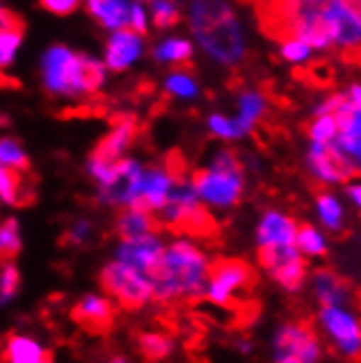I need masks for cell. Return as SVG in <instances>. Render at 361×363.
Here are the masks:
<instances>
[{"instance_id":"6da1fadb","label":"cell","mask_w":361,"mask_h":363,"mask_svg":"<svg viewBox=\"0 0 361 363\" xmlns=\"http://www.w3.org/2000/svg\"><path fill=\"white\" fill-rule=\"evenodd\" d=\"M211 265V256L193 239H173L169 245H165L160 267L149 278L153 289V302L173 304L201 300Z\"/></svg>"},{"instance_id":"7a4b0ae2","label":"cell","mask_w":361,"mask_h":363,"mask_svg":"<svg viewBox=\"0 0 361 363\" xmlns=\"http://www.w3.org/2000/svg\"><path fill=\"white\" fill-rule=\"evenodd\" d=\"M189 22L201 50L217 64L237 66L245 60L243 29L230 0H191Z\"/></svg>"},{"instance_id":"3957f363","label":"cell","mask_w":361,"mask_h":363,"mask_svg":"<svg viewBox=\"0 0 361 363\" xmlns=\"http://www.w3.org/2000/svg\"><path fill=\"white\" fill-rule=\"evenodd\" d=\"M40 68L44 90L57 99H92L106 86V64L64 44L50 46Z\"/></svg>"},{"instance_id":"277c9868","label":"cell","mask_w":361,"mask_h":363,"mask_svg":"<svg viewBox=\"0 0 361 363\" xmlns=\"http://www.w3.org/2000/svg\"><path fill=\"white\" fill-rule=\"evenodd\" d=\"M191 186L206 208L228 211L235 208L243 197L245 175L243 162L232 149H219L209 167L189 175Z\"/></svg>"},{"instance_id":"5b68a950","label":"cell","mask_w":361,"mask_h":363,"mask_svg":"<svg viewBox=\"0 0 361 363\" xmlns=\"http://www.w3.org/2000/svg\"><path fill=\"white\" fill-rule=\"evenodd\" d=\"M158 215H160L158 217L160 223L179 237L206 239L217 230V223H215L211 211L206 208V206L199 201V197L195 195L187 173L175 179L165 208Z\"/></svg>"},{"instance_id":"8992f818","label":"cell","mask_w":361,"mask_h":363,"mask_svg":"<svg viewBox=\"0 0 361 363\" xmlns=\"http://www.w3.org/2000/svg\"><path fill=\"white\" fill-rule=\"evenodd\" d=\"M99 284L116 306L127 311H138L153 302L151 280L134 267L116 261V258L101 267Z\"/></svg>"},{"instance_id":"52a82bcc","label":"cell","mask_w":361,"mask_h":363,"mask_svg":"<svg viewBox=\"0 0 361 363\" xmlns=\"http://www.w3.org/2000/svg\"><path fill=\"white\" fill-rule=\"evenodd\" d=\"M254 282V269L239 258H221L211 265L209 280H206L204 300L215 306H232L239 296H243Z\"/></svg>"},{"instance_id":"ba28073f","label":"cell","mask_w":361,"mask_h":363,"mask_svg":"<svg viewBox=\"0 0 361 363\" xmlns=\"http://www.w3.org/2000/svg\"><path fill=\"white\" fill-rule=\"evenodd\" d=\"M318 326L340 357L355 361L361 357V318L348 304L344 306H320Z\"/></svg>"},{"instance_id":"9c48e42d","label":"cell","mask_w":361,"mask_h":363,"mask_svg":"<svg viewBox=\"0 0 361 363\" xmlns=\"http://www.w3.org/2000/svg\"><path fill=\"white\" fill-rule=\"evenodd\" d=\"M272 357L274 361L296 359L302 363H320L324 346L318 333L302 322H285L272 335Z\"/></svg>"},{"instance_id":"30bf717a","label":"cell","mask_w":361,"mask_h":363,"mask_svg":"<svg viewBox=\"0 0 361 363\" xmlns=\"http://www.w3.org/2000/svg\"><path fill=\"white\" fill-rule=\"evenodd\" d=\"M259 265L287 294L302 291V287L309 280L306 258L296 250V243L259 250Z\"/></svg>"},{"instance_id":"8fae6325","label":"cell","mask_w":361,"mask_h":363,"mask_svg":"<svg viewBox=\"0 0 361 363\" xmlns=\"http://www.w3.org/2000/svg\"><path fill=\"white\" fill-rule=\"evenodd\" d=\"M145 167L134 158H121L114 167L110 184L96 189V199L112 208H136Z\"/></svg>"},{"instance_id":"7c38bea8","label":"cell","mask_w":361,"mask_h":363,"mask_svg":"<svg viewBox=\"0 0 361 363\" xmlns=\"http://www.w3.org/2000/svg\"><path fill=\"white\" fill-rule=\"evenodd\" d=\"M309 173L316 182L324 186H340L352 182L357 175V169L348 155L335 145H311L306 155Z\"/></svg>"},{"instance_id":"4fadbf2b","label":"cell","mask_w":361,"mask_h":363,"mask_svg":"<svg viewBox=\"0 0 361 363\" xmlns=\"http://www.w3.org/2000/svg\"><path fill=\"white\" fill-rule=\"evenodd\" d=\"M179 175H184L182 160L177 155L167 158L165 164H153L147 167L143 173V184H140V195L136 208H145L149 213H160L165 208V203L171 195V189L175 184V179Z\"/></svg>"},{"instance_id":"5bb4252c","label":"cell","mask_w":361,"mask_h":363,"mask_svg":"<svg viewBox=\"0 0 361 363\" xmlns=\"http://www.w3.org/2000/svg\"><path fill=\"white\" fill-rule=\"evenodd\" d=\"M118 306L103 294H86L70 308V320L90 335H108L116 322Z\"/></svg>"},{"instance_id":"9a60e30c","label":"cell","mask_w":361,"mask_h":363,"mask_svg":"<svg viewBox=\"0 0 361 363\" xmlns=\"http://www.w3.org/2000/svg\"><path fill=\"white\" fill-rule=\"evenodd\" d=\"M140 134V123L132 114H118L112 121L110 132L99 140V145L92 149L90 158L103 160V162H118L125 158Z\"/></svg>"},{"instance_id":"2e32d148","label":"cell","mask_w":361,"mask_h":363,"mask_svg":"<svg viewBox=\"0 0 361 363\" xmlns=\"http://www.w3.org/2000/svg\"><path fill=\"white\" fill-rule=\"evenodd\" d=\"M162 254H165V241L160 239V235L118 241V245L114 250L116 261L134 267L136 272L145 274L147 278H151L160 267Z\"/></svg>"},{"instance_id":"e0dca14e","label":"cell","mask_w":361,"mask_h":363,"mask_svg":"<svg viewBox=\"0 0 361 363\" xmlns=\"http://www.w3.org/2000/svg\"><path fill=\"white\" fill-rule=\"evenodd\" d=\"M298 221L282 211H265L256 223V247H282L296 243Z\"/></svg>"},{"instance_id":"ac0fdd59","label":"cell","mask_w":361,"mask_h":363,"mask_svg":"<svg viewBox=\"0 0 361 363\" xmlns=\"http://www.w3.org/2000/svg\"><path fill=\"white\" fill-rule=\"evenodd\" d=\"M320 9L331 22L333 42L344 48L361 44V18L344 3V0H324Z\"/></svg>"},{"instance_id":"d6986e66","label":"cell","mask_w":361,"mask_h":363,"mask_svg":"<svg viewBox=\"0 0 361 363\" xmlns=\"http://www.w3.org/2000/svg\"><path fill=\"white\" fill-rule=\"evenodd\" d=\"M145 53L143 35H138L132 29H118L112 31L108 44H106V68L114 72H123L132 64H136Z\"/></svg>"},{"instance_id":"ffe728a7","label":"cell","mask_w":361,"mask_h":363,"mask_svg":"<svg viewBox=\"0 0 361 363\" xmlns=\"http://www.w3.org/2000/svg\"><path fill=\"white\" fill-rule=\"evenodd\" d=\"M294 38L302 40L306 46L311 48H328L333 42V29L331 22L324 16V11L320 9V5H304L296 27H294Z\"/></svg>"},{"instance_id":"44dd1931","label":"cell","mask_w":361,"mask_h":363,"mask_svg":"<svg viewBox=\"0 0 361 363\" xmlns=\"http://www.w3.org/2000/svg\"><path fill=\"white\" fill-rule=\"evenodd\" d=\"M160 228L162 223L156 213H149L145 208H121L114 219V235L118 241L158 235Z\"/></svg>"},{"instance_id":"7402d4cb","label":"cell","mask_w":361,"mask_h":363,"mask_svg":"<svg viewBox=\"0 0 361 363\" xmlns=\"http://www.w3.org/2000/svg\"><path fill=\"white\" fill-rule=\"evenodd\" d=\"M3 363H55L50 354L35 337L24 333H9L0 350Z\"/></svg>"},{"instance_id":"603a6c76","label":"cell","mask_w":361,"mask_h":363,"mask_svg":"<svg viewBox=\"0 0 361 363\" xmlns=\"http://www.w3.org/2000/svg\"><path fill=\"white\" fill-rule=\"evenodd\" d=\"M84 3L92 20L99 22L103 29L110 31L130 29V13H132L130 0H84Z\"/></svg>"},{"instance_id":"cb8c5ba5","label":"cell","mask_w":361,"mask_h":363,"mask_svg":"<svg viewBox=\"0 0 361 363\" xmlns=\"http://www.w3.org/2000/svg\"><path fill=\"white\" fill-rule=\"evenodd\" d=\"M311 291L320 306H344L350 302L346 282L331 269H318L311 276Z\"/></svg>"},{"instance_id":"d4e9b609","label":"cell","mask_w":361,"mask_h":363,"mask_svg":"<svg viewBox=\"0 0 361 363\" xmlns=\"http://www.w3.org/2000/svg\"><path fill=\"white\" fill-rule=\"evenodd\" d=\"M316 217L324 232H342L346 225V211L342 199L331 193L322 191L316 195Z\"/></svg>"},{"instance_id":"484cf974","label":"cell","mask_w":361,"mask_h":363,"mask_svg":"<svg viewBox=\"0 0 361 363\" xmlns=\"http://www.w3.org/2000/svg\"><path fill=\"white\" fill-rule=\"evenodd\" d=\"M33 197L27 184V173H18L0 164V201L7 206H24Z\"/></svg>"},{"instance_id":"4316f807","label":"cell","mask_w":361,"mask_h":363,"mask_svg":"<svg viewBox=\"0 0 361 363\" xmlns=\"http://www.w3.org/2000/svg\"><path fill=\"white\" fill-rule=\"evenodd\" d=\"M153 57L156 62L173 68H191L193 60V44L184 38H167L153 46Z\"/></svg>"},{"instance_id":"83f0119b","label":"cell","mask_w":361,"mask_h":363,"mask_svg":"<svg viewBox=\"0 0 361 363\" xmlns=\"http://www.w3.org/2000/svg\"><path fill=\"white\" fill-rule=\"evenodd\" d=\"M328 235L313 223H302L296 232V250L304 258H324L328 254Z\"/></svg>"},{"instance_id":"f1b7e54d","label":"cell","mask_w":361,"mask_h":363,"mask_svg":"<svg viewBox=\"0 0 361 363\" xmlns=\"http://www.w3.org/2000/svg\"><path fill=\"white\" fill-rule=\"evenodd\" d=\"M138 352L147 359V361H162L169 359L173 354L175 342L162 330H145L138 335Z\"/></svg>"},{"instance_id":"f546056e","label":"cell","mask_w":361,"mask_h":363,"mask_svg":"<svg viewBox=\"0 0 361 363\" xmlns=\"http://www.w3.org/2000/svg\"><path fill=\"white\" fill-rule=\"evenodd\" d=\"M267 110V101L261 92H254V90H245L241 92L239 96V112H237V121L239 125L245 129V132L250 134L252 129L256 127V123H259L263 118Z\"/></svg>"},{"instance_id":"4dcf8cb0","label":"cell","mask_w":361,"mask_h":363,"mask_svg":"<svg viewBox=\"0 0 361 363\" xmlns=\"http://www.w3.org/2000/svg\"><path fill=\"white\" fill-rule=\"evenodd\" d=\"M22 40H24V27L0 31V86H11L5 72H9V68L13 66Z\"/></svg>"},{"instance_id":"1f68e13d","label":"cell","mask_w":361,"mask_h":363,"mask_svg":"<svg viewBox=\"0 0 361 363\" xmlns=\"http://www.w3.org/2000/svg\"><path fill=\"white\" fill-rule=\"evenodd\" d=\"M191 68H175L167 79H165V90L182 101H191L197 99L199 94V84L195 82V77L189 72Z\"/></svg>"},{"instance_id":"d6a6232c","label":"cell","mask_w":361,"mask_h":363,"mask_svg":"<svg viewBox=\"0 0 361 363\" xmlns=\"http://www.w3.org/2000/svg\"><path fill=\"white\" fill-rule=\"evenodd\" d=\"M22 250V230L16 217L0 223V261H13Z\"/></svg>"},{"instance_id":"836d02e7","label":"cell","mask_w":361,"mask_h":363,"mask_svg":"<svg viewBox=\"0 0 361 363\" xmlns=\"http://www.w3.org/2000/svg\"><path fill=\"white\" fill-rule=\"evenodd\" d=\"M149 20L153 22V27L160 31L177 27L179 20H182L177 0H153L149 5Z\"/></svg>"},{"instance_id":"e575fe53","label":"cell","mask_w":361,"mask_h":363,"mask_svg":"<svg viewBox=\"0 0 361 363\" xmlns=\"http://www.w3.org/2000/svg\"><path fill=\"white\" fill-rule=\"evenodd\" d=\"M0 164L18 171V173H29L31 171V160L22 145L13 138H0Z\"/></svg>"},{"instance_id":"d590c367","label":"cell","mask_w":361,"mask_h":363,"mask_svg":"<svg viewBox=\"0 0 361 363\" xmlns=\"http://www.w3.org/2000/svg\"><path fill=\"white\" fill-rule=\"evenodd\" d=\"M22 276L13 261H0V306L11 304L20 294Z\"/></svg>"},{"instance_id":"8d00e7d4","label":"cell","mask_w":361,"mask_h":363,"mask_svg":"<svg viewBox=\"0 0 361 363\" xmlns=\"http://www.w3.org/2000/svg\"><path fill=\"white\" fill-rule=\"evenodd\" d=\"M340 127H338V118L333 114H318L309 127V138H311V145H331L338 140Z\"/></svg>"},{"instance_id":"74e56055","label":"cell","mask_w":361,"mask_h":363,"mask_svg":"<svg viewBox=\"0 0 361 363\" xmlns=\"http://www.w3.org/2000/svg\"><path fill=\"white\" fill-rule=\"evenodd\" d=\"M209 129H211L213 136H217L221 140H239V138L248 136V132L239 125L237 118H228L223 114H211L209 116Z\"/></svg>"},{"instance_id":"f35d334b","label":"cell","mask_w":361,"mask_h":363,"mask_svg":"<svg viewBox=\"0 0 361 363\" xmlns=\"http://www.w3.org/2000/svg\"><path fill=\"white\" fill-rule=\"evenodd\" d=\"M92 235H94V223L86 217H77L66 228L64 239L70 247H84L86 243H90Z\"/></svg>"},{"instance_id":"ab89813d","label":"cell","mask_w":361,"mask_h":363,"mask_svg":"<svg viewBox=\"0 0 361 363\" xmlns=\"http://www.w3.org/2000/svg\"><path fill=\"white\" fill-rule=\"evenodd\" d=\"M280 55L291 64H302L311 57V46H306L302 40H285L280 46Z\"/></svg>"},{"instance_id":"60d3db41","label":"cell","mask_w":361,"mask_h":363,"mask_svg":"<svg viewBox=\"0 0 361 363\" xmlns=\"http://www.w3.org/2000/svg\"><path fill=\"white\" fill-rule=\"evenodd\" d=\"M82 3L84 0H40V7L48 13H53V16L66 18V16H70L79 9Z\"/></svg>"},{"instance_id":"b9f144b4","label":"cell","mask_w":361,"mask_h":363,"mask_svg":"<svg viewBox=\"0 0 361 363\" xmlns=\"http://www.w3.org/2000/svg\"><path fill=\"white\" fill-rule=\"evenodd\" d=\"M130 29L136 31L138 35H147L149 31V11L140 3H132V13H130Z\"/></svg>"},{"instance_id":"7bdbcfd3","label":"cell","mask_w":361,"mask_h":363,"mask_svg":"<svg viewBox=\"0 0 361 363\" xmlns=\"http://www.w3.org/2000/svg\"><path fill=\"white\" fill-rule=\"evenodd\" d=\"M18 27H24V22L18 13H13L9 7H5L0 3V31L5 29H18Z\"/></svg>"},{"instance_id":"ee69618b","label":"cell","mask_w":361,"mask_h":363,"mask_svg":"<svg viewBox=\"0 0 361 363\" xmlns=\"http://www.w3.org/2000/svg\"><path fill=\"white\" fill-rule=\"evenodd\" d=\"M346 195L350 199V203L361 213V179H352L346 184Z\"/></svg>"},{"instance_id":"f6af8a7d","label":"cell","mask_w":361,"mask_h":363,"mask_svg":"<svg viewBox=\"0 0 361 363\" xmlns=\"http://www.w3.org/2000/svg\"><path fill=\"white\" fill-rule=\"evenodd\" d=\"M346 101L350 103V106H352L355 110H359V112H361V84H357V86H352V88H350V92H348Z\"/></svg>"},{"instance_id":"bcb514c9","label":"cell","mask_w":361,"mask_h":363,"mask_svg":"<svg viewBox=\"0 0 361 363\" xmlns=\"http://www.w3.org/2000/svg\"><path fill=\"white\" fill-rule=\"evenodd\" d=\"M346 50H348L346 60L352 62V64H357V66H361V44L359 46H352V48H346Z\"/></svg>"},{"instance_id":"7dc6e473","label":"cell","mask_w":361,"mask_h":363,"mask_svg":"<svg viewBox=\"0 0 361 363\" xmlns=\"http://www.w3.org/2000/svg\"><path fill=\"white\" fill-rule=\"evenodd\" d=\"M237 348H239L241 354H250V352L254 350V344H252L250 340H241V342L237 344Z\"/></svg>"},{"instance_id":"c3c4849f","label":"cell","mask_w":361,"mask_h":363,"mask_svg":"<svg viewBox=\"0 0 361 363\" xmlns=\"http://www.w3.org/2000/svg\"><path fill=\"white\" fill-rule=\"evenodd\" d=\"M103 363H132V361L127 359L125 354H112V357H108Z\"/></svg>"},{"instance_id":"681fc988","label":"cell","mask_w":361,"mask_h":363,"mask_svg":"<svg viewBox=\"0 0 361 363\" xmlns=\"http://www.w3.org/2000/svg\"><path fill=\"white\" fill-rule=\"evenodd\" d=\"M344 3H346V5H348V7H350L359 18H361V0H344Z\"/></svg>"},{"instance_id":"f907efd6","label":"cell","mask_w":361,"mask_h":363,"mask_svg":"<svg viewBox=\"0 0 361 363\" xmlns=\"http://www.w3.org/2000/svg\"><path fill=\"white\" fill-rule=\"evenodd\" d=\"M243 3H252V5H256V7H261V5L270 3V0H243Z\"/></svg>"},{"instance_id":"816d5d0a","label":"cell","mask_w":361,"mask_h":363,"mask_svg":"<svg viewBox=\"0 0 361 363\" xmlns=\"http://www.w3.org/2000/svg\"><path fill=\"white\" fill-rule=\"evenodd\" d=\"M300 3H304V5H320V3H324V0H300Z\"/></svg>"},{"instance_id":"f5cc1de1","label":"cell","mask_w":361,"mask_h":363,"mask_svg":"<svg viewBox=\"0 0 361 363\" xmlns=\"http://www.w3.org/2000/svg\"><path fill=\"white\" fill-rule=\"evenodd\" d=\"M276 363H302V361H296V359H282V361H276Z\"/></svg>"},{"instance_id":"db71d44e","label":"cell","mask_w":361,"mask_h":363,"mask_svg":"<svg viewBox=\"0 0 361 363\" xmlns=\"http://www.w3.org/2000/svg\"><path fill=\"white\" fill-rule=\"evenodd\" d=\"M352 164H355V169H357V173H361V158H359V160H355Z\"/></svg>"},{"instance_id":"11a10c76","label":"cell","mask_w":361,"mask_h":363,"mask_svg":"<svg viewBox=\"0 0 361 363\" xmlns=\"http://www.w3.org/2000/svg\"><path fill=\"white\" fill-rule=\"evenodd\" d=\"M134 3H140V5H151L153 0H134Z\"/></svg>"}]
</instances>
